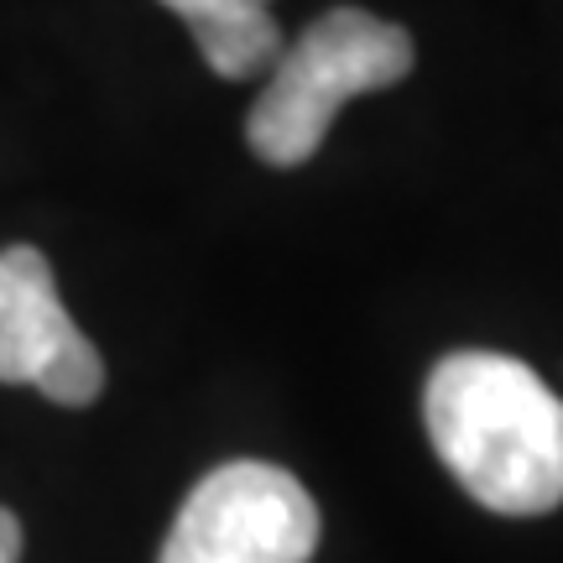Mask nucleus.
<instances>
[{
	"label": "nucleus",
	"mask_w": 563,
	"mask_h": 563,
	"mask_svg": "<svg viewBox=\"0 0 563 563\" xmlns=\"http://www.w3.org/2000/svg\"><path fill=\"white\" fill-rule=\"evenodd\" d=\"M428 439L449 475L501 517H543L563 501V397L532 365L460 350L422 386Z\"/></svg>",
	"instance_id": "nucleus-1"
},
{
	"label": "nucleus",
	"mask_w": 563,
	"mask_h": 563,
	"mask_svg": "<svg viewBox=\"0 0 563 563\" xmlns=\"http://www.w3.org/2000/svg\"><path fill=\"white\" fill-rule=\"evenodd\" d=\"M266 74L262 100L245 115V141L272 167H302L344 100L391 89L412 74V37L361 5H334L292 47H282Z\"/></svg>",
	"instance_id": "nucleus-2"
},
{
	"label": "nucleus",
	"mask_w": 563,
	"mask_h": 563,
	"mask_svg": "<svg viewBox=\"0 0 563 563\" xmlns=\"http://www.w3.org/2000/svg\"><path fill=\"white\" fill-rule=\"evenodd\" d=\"M319 532V506L298 475L230 460L188 490L157 563H308Z\"/></svg>",
	"instance_id": "nucleus-3"
},
{
	"label": "nucleus",
	"mask_w": 563,
	"mask_h": 563,
	"mask_svg": "<svg viewBox=\"0 0 563 563\" xmlns=\"http://www.w3.org/2000/svg\"><path fill=\"white\" fill-rule=\"evenodd\" d=\"M0 382L37 386L58 407H89L104 391L100 350L68 319L37 245L0 251Z\"/></svg>",
	"instance_id": "nucleus-4"
},
{
	"label": "nucleus",
	"mask_w": 563,
	"mask_h": 563,
	"mask_svg": "<svg viewBox=\"0 0 563 563\" xmlns=\"http://www.w3.org/2000/svg\"><path fill=\"white\" fill-rule=\"evenodd\" d=\"M194 32L203 63L220 79H256L282 53L272 0H162Z\"/></svg>",
	"instance_id": "nucleus-5"
},
{
	"label": "nucleus",
	"mask_w": 563,
	"mask_h": 563,
	"mask_svg": "<svg viewBox=\"0 0 563 563\" xmlns=\"http://www.w3.org/2000/svg\"><path fill=\"white\" fill-rule=\"evenodd\" d=\"M0 563H21V522L5 506H0Z\"/></svg>",
	"instance_id": "nucleus-6"
}]
</instances>
